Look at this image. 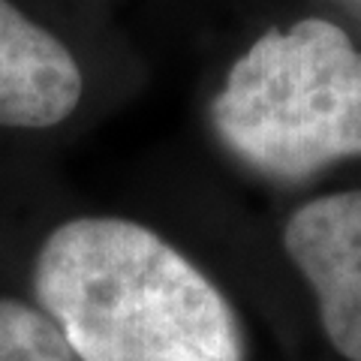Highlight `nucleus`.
<instances>
[{"label": "nucleus", "mask_w": 361, "mask_h": 361, "mask_svg": "<svg viewBox=\"0 0 361 361\" xmlns=\"http://www.w3.org/2000/svg\"><path fill=\"white\" fill-rule=\"evenodd\" d=\"M33 292L78 361L247 358L220 286L142 223L66 220L39 247Z\"/></svg>", "instance_id": "obj_1"}, {"label": "nucleus", "mask_w": 361, "mask_h": 361, "mask_svg": "<svg viewBox=\"0 0 361 361\" xmlns=\"http://www.w3.org/2000/svg\"><path fill=\"white\" fill-rule=\"evenodd\" d=\"M211 121L241 163L274 180L361 157V51L329 18L268 30L232 63Z\"/></svg>", "instance_id": "obj_2"}, {"label": "nucleus", "mask_w": 361, "mask_h": 361, "mask_svg": "<svg viewBox=\"0 0 361 361\" xmlns=\"http://www.w3.org/2000/svg\"><path fill=\"white\" fill-rule=\"evenodd\" d=\"M283 247L313 289L334 353L361 361V190L304 202Z\"/></svg>", "instance_id": "obj_3"}, {"label": "nucleus", "mask_w": 361, "mask_h": 361, "mask_svg": "<svg viewBox=\"0 0 361 361\" xmlns=\"http://www.w3.org/2000/svg\"><path fill=\"white\" fill-rule=\"evenodd\" d=\"M85 78L66 45L0 0V127L49 130L82 103Z\"/></svg>", "instance_id": "obj_4"}, {"label": "nucleus", "mask_w": 361, "mask_h": 361, "mask_svg": "<svg viewBox=\"0 0 361 361\" xmlns=\"http://www.w3.org/2000/svg\"><path fill=\"white\" fill-rule=\"evenodd\" d=\"M0 361H78L49 316L16 298H0Z\"/></svg>", "instance_id": "obj_5"}]
</instances>
